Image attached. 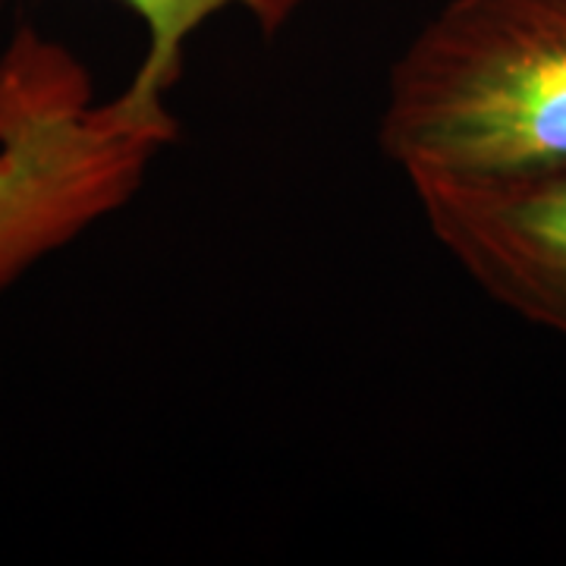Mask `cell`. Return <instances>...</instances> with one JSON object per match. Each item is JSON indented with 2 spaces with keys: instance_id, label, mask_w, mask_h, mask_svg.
Here are the masks:
<instances>
[{
  "instance_id": "obj_1",
  "label": "cell",
  "mask_w": 566,
  "mask_h": 566,
  "mask_svg": "<svg viewBox=\"0 0 566 566\" xmlns=\"http://www.w3.org/2000/svg\"><path fill=\"white\" fill-rule=\"evenodd\" d=\"M378 145L409 186L566 164V0H447L390 66Z\"/></svg>"
},
{
  "instance_id": "obj_4",
  "label": "cell",
  "mask_w": 566,
  "mask_h": 566,
  "mask_svg": "<svg viewBox=\"0 0 566 566\" xmlns=\"http://www.w3.org/2000/svg\"><path fill=\"white\" fill-rule=\"evenodd\" d=\"M120 3H126L139 17L148 35L133 80L167 95L182 76L189 39L218 13L237 10L255 22L262 35L274 39L296 20L305 0H120Z\"/></svg>"
},
{
  "instance_id": "obj_2",
  "label": "cell",
  "mask_w": 566,
  "mask_h": 566,
  "mask_svg": "<svg viewBox=\"0 0 566 566\" xmlns=\"http://www.w3.org/2000/svg\"><path fill=\"white\" fill-rule=\"evenodd\" d=\"M177 133L167 95L129 80L95 102L82 63L20 25L0 54V296L126 208Z\"/></svg>"
},
{
  "instance_id": "obj_3",
  "label": "cell",
  "mask_w": 566,
  "mask_h": 566,
  "mask_svg": "<svg viewBox=\"0 0 566 566\" xmlns=\"http://www.w3.org/2000/svg\"><path fill=\"white\" fill-rule=\"evenodd\" d=\"M428 233L513 315L566 340V164L412 182Z\"/></svg>"
}]
</instances>
